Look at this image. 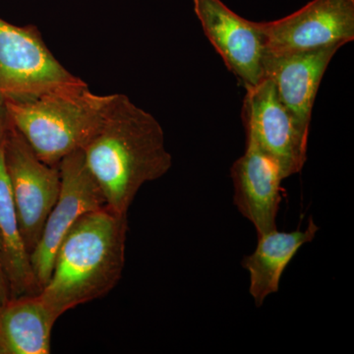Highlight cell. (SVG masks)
<instances>
[{"instance_id":"1","label":"cell","mask_w":354,"mask_h":354,"mask_svg":"<svg viewBox=\"0 0 354 354\" xmlns=\"http://www.w3.org/2000/svg\"><path fill=\"white\" fill-rule=\"evenodd\" d=\"M82 153L106 206L123 215L145 184L162 178L172 167L160 123L123 94L113 95Z\"/></svg>"},{"instance_id":"16","label":"cell","mask_w":354,"mask_h":354,"mask_svg":"<svg viewBox=\"0 0 354 354\" xmlns=\"http://www.w3.org/2000/svg\"><path fill=\"white\" fill-rule=\"evenodd\" d=\"M8 116H7L6 106L4 102L0 99V144H1L2 139H3L4 133L7 127H8Z\"/></svg>"},{"instance_id":"8","label":"cell","mask_w":354,"mask_h":354,"mask_svg":"<svg viewBox=\"0 0 354 354\" xmlns=\"http://www.w3.org/2000/svg\"><path fill=\"white\" fill-rule=\"evenodd\" d=\"M58 167L62 177L59 195L30 255L41 290L50 279L58 248L70 230L86 214L106 206L101 190L85 164L82 151L70 153Z\"/></svg>"},{"instance_id":"14","label":"cell","mask_w":354,"mask_h":354,"mask_svg":"<svg viewBox=\"0 0 354 354\" xmlns=\"http://www.w3.org/2000/svg\"><path fill=\"white\" fill-rule=\"evenodd\" d=\"M55 322L38 295L10 298L1 306L6 354H48Z\"/></svg>"},{"instance_id":"6","label":"cell","mask_w":354,"mask_h":354,"mask_svg":"<svg viewBox=\"0 0 354 354\" xmlns=\"http://www.w3.org/2000/svg\"><path fill=\"white\" fill-rule=\"evenodd\" d=\"M242 120L246 139L278 165L283 178L301 172L307 160L310 129L302 127L279 101L269 78L265 77L246 90Z\"/></svg>"},{"instance_id":"2","label":"cell","mask_w":354,"mask_h":354,"mask_svg":"<svg viewBox=\"0 0 354 354\" xmlns=\"http://www.w3.org/2000/svg\"><path fill=\"white\" fill-rule=\"evenodd\" d=\"M128 215L104 206L80 218L60 244L39 297L57 322L69 310L106 297L122 278Z\"/></svg>"},{"instance_id":"9","label":"cell","mask_w":354,"mask_h":354,"mask_svg":"<svg viewBox=\"0 0 354 354\" xmlns=\"http://www.w3.org/2000/svg\"><path fill=\"white\" fill-rule=\"evenodd\" d=\"M205 36L245 90L264 79V39L257 22L244 19L221 0H193Z\"/></svg>"},{"instance_id":"7","label":"cell","mask_w":354,"mask_h":354,"mask_svg":"<svg viewBox=\"0 0 354 354\" xmlns=\"http://www.w3.org/2000/svg\"><path fill=\"white\" fill-rule=\"evenodd\" d=\"M257 26L269 55L344 46L354 41V0H312L286 17Z\"/></svg>"},{"instance_id":"5","label":"cell","mask_w":354,"mask_h":354,"mask_svg":"<svg viewBox=\"0 0 354 354\" xmlns=\"http://www.w3.org/2000/svg\"><path fill=\"white\" fill-rule=\"evenodd\" d=\"M2 142L21 234L31 255L59 195V167L44 162L10 122Z\"/></svg>"},{"instance_id":"15","label":"cell","mask_w":354,"mask_h":354,"mask_svg":"<svg viewBox=\"0 0 354 354\" xmlns=\"http://www.w3.org/2000/svg\"><path fill=\"white\" fill-rule=\"evenodd\" d=\"M9 298V290L8 285H7V281L6 274H4L3 266H2L1 259V244H0V304H6L8 301Z\"/></svg>"},{"instance_id":"11","label":"cell","mask_w":354,"mask_h":354,"mask_svg":"<svg viewBox=\"0 0 354 354\" xmlns=\"http://www.w3.org/2000/svg\"><path fill=\"white\" fill-rule=\"evenodd\" d=\"M341 46L320 50L265 53L264 78L274 84L279 101L302 127L310 129L317 93L328 67Z\"/></svg>"},{"instance_id":"13","label":"cell","mask_w":354,"mask_h":354,"mask_svg":"<svg viewBox=\"0 0 354 354\" xmlns=\"http://www.w3.org/2000/svg\"><path fill=\"white\" fill-rule=\"evenodd\" d=\"M0 244L9 297L16 298L38 295L41 288L32 272L31 257L21 234L17 212L7 176L3 142L0 144Z\"/></svg>"},{"instance_id":"12","label":"cell","mask_w":354,"mask_h":354,"mask_svg":"<svg viewBox=\"0 0 354 354\" xmlns=\"http://www.w3.org/2000/svg\"><path fill=\"white\" fill-rule=\"evenodd\" d=\"M319 230L314 218H310L304 230H274L258 235L255 250L241 262L249 274V293L256 306H262L270 295L278 292L286 268L302 246L314 241Z\"/></svg>"},{"instance_id":"3","label":"cell","mask_w":354,"mask_h":354,"mask_svg":"<svg viewBox=\"0 0 354 354\" xmlns=\"http://www.w3.org/2000/svg\"><path fill=\"white\" fill-rule=\"evenodd\" d=\"M113 95L95 94L85 84L3 102L9 122L35 153L46 164L58 167L70 153L82 151L101 124Z\"/></svg>"},{"instance_id":"17","label":"cell","mask_w":354,"mask_h":354,"mask_svg":"<svg viewBox=\"0 0 354 354\" xmlns=\"http://www.w3.org/2000/svg\"><path fill=\"white\" fill-rule=\"evenodd\" d=\"M1 306L2 305L0 304V313H1ZM0 354H6V351H4L3 339H2L1 327H0Z\"/></svg>"},{"instance_id":"4","label":"cell","mask_w":354,"mask_h":354,"mask_svg":"<svg viewBox=\"0 0 354 354\" xmlns=\"http://www.w3.org/2000/svg\"><path fill=\"white\" fill-rule=\"evenodd\" d=\"M58 62L36 26L0 18V99L24 100L85 85Z\"/></svg>"},{"instance_id":"10","label":"cell","mask_w":354,"mask_h":354,"mask_svg":"<svg viewBox=\"0 0 354 354\" xmlns=\"http://www.w3.org/2000/svg\"><path fill=\"white\" fill-rule=\"evenodd\" d=\"M234 185V204L250 221L258 235L278 230L277 216L283 200L285 180L278 165L246 139L245 152L230 169Z\"/></svg>"}]
</instances>
